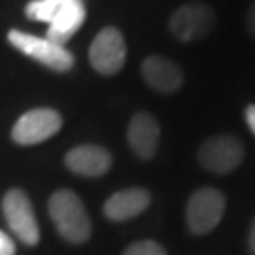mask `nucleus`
Here are the masks:
<instances>
[{
    "instance_id": "f257e3e1",
    "label": "nucleus",
    "mask_w": 255,
    "mask_h": 255,
    "mask_svg": "<svg viewBox=\"0 0 255 255\" xmlns=\"http://www.w3.org/2000/svg\"><path fill=\"white\" fill-rule=\"evenodd\" d=\"M49 218L59 235L70 244H83L91 237V219L82 199L70 189H59L47 202Z\"/></svg>"
},
{
    "instance_id": "f03ea898",
    "label": "nucleus",
    "mask_w": 255,
    "mask_h": 255,
    "mask_svg": "<svg viewBox=\"0 0 255 255\" xmlns=\"http://www.w3.org/2000/svg\"><path fill=\"white\" fill-rule=\"evenodd\" d=\"M8 42L23 55L38 61L55 72H68L74 66V55L64 46L53 44L47 38H38L21 30H9Z\"/></svg>"
},
{
    "instance_id": "7ed1b4c3",
    "label": "nucleus",
    "mask_w": 255,
    "mask_h": 255,
    "mask_svg": "<svg viewBox=\"0 0 255 255\" xmlns=\"http://www.w3.org/2000/svg\"><path fill=\"white\" fill-rule=\"evenodd\" d=\"M2 214L8 223L9 231L15 237L27 244L36 246L40 242V229H38L36 214L32 208V202L23 189H9L2 199Z\"/></svg>"
},
{
    "instance_id": "20e7f679",
    "label": "nucleus",
    "mask_w": 255,
    "mask_h": 255,
    "mask_svg": "<svg viewBox=\"0 0 255 255\" xmlns=\"http://www.w3.org/2000/svg\"><path fill=\"white\" fill-rule=\"evenodd\" d=\"M225 214V197L214 187L197 189L187 201V227L193 235H206L218 227Z\"/></svg>"
},
{
    "instance_id": "39448f33",
    "label": "nucleus",
    "mask_w": 255,
    "mask_h": 255,
    "mask_svg": "<svg viewBox=\"0 0 255 255\" xmlns=\"http://www.w3.org/2000/svg\"><path fill=\"white\" fill-rule=\"evenodd\" d=\"M63 127L61 114L53 108H34L25 112L11 128V140L19 146H34L55 136Z\"/></svg>"
},
{
    "instance_id": "423d86ee",
    "label": "nucleus",
    "mask_w": 255,
    "mask_h": 255,
    "mask_svg": "<svg viewBox=\"0 0 255 255\" xmlns=\"http://www.w3.org/2000/svg\"><path fill=\"white\" fill-rule=\"evenodd\" d=\"M216 25L214 9L206 4H185L174 11L168 21L172 36L180 42H199L212 32Z\"/></svg>"
},
{
    "instance_id": "0eeeda50",
    "label": "nucleus",
    "mask_w": 255,
    "mask_h": 255,
    "mask_svg": "<svg viewBox=\"0 0 255 255\" xmlns=\"http://www.w3.org/2000/svg\"><path fill=\"white\" fill-rule=\"evenodd\" d=\"M127 46L125 38L116 27H106L95 36L89 47L91 66L102 76H114L125 66Z\"/></svg>"
},
{
    "instance_id": "6e6552de",
    "label": "nucleus",
    "mask_w": 255,
    "mask_h": 255,
    "mask_svg": "<svg viewBox=\"0 0 255 255\" xmlns=\"http://www.w3.org/2000/svg\"><path fill=\"white\" fill-rule=\"evenodd\" d=\"M244 159V146L231 134L210 138L199 149V163L214 174H229L240 166Z\"/></svg>"
},
{
    "instance_id": "1a4fd4ad",
    "label": "nucleus",
    "mask_w": 255,
    "mask_h": 255,
    "mask_svg": "<svg viewBox=\"0 0 255 255\" xmlns=\"http://www.w3.org/2000/svg\"><path fill=\"white\" fill-rule=\"evenodd\" d=\"M64 164L70 172L85 178H99L112 168V155L106 147L83 144L72 147L64 155Z\"/></svg>"
},
{
    "instance_id": "9d476101",
    "label": "nucleus",
    "mask_w": 255,
    "mask_h": 255,
    "mask_svg": "<svg viewBox=\"0 0 255 255\" xmlns=\"http://www.w3.org/2000/svg\"><path fill=\"white\" fill-rule=\"evenodd\" d=\"M142 76L146 83L157 93L170 95L183 83V72L178 64L163 55H149L142 63Z\"/></svg>"
},
{
    "instance_id": "9b49d317",
    "label": "nucleus",
    "mask_w": 255,
    "mask_h": 255,
    "mask_svg": "<svg viewBox=\"0 0 255 255\" xmlns=\"http://www.w3.org/2000/svg\"><path fill=\"white\" fill-rule=\"evenodd\" d=\"M127 138H128V146L132 147V151L140 159L149 161L157 153L159 140H161V127H159L157 119L151 114L140 112L128 123Z\"/></svg>"
},
{
    "instance_id": "f8f14e48",
    "label": "nucleus",
    "mask_w": 255,
    "mask_h": 255,
    "mask_svg": "<svg viewBox=\"0 0 255 255\" xmlns=\"http://www.w3.org/2000/svg\"><path fill=\"white\" fill-rule=\"evenodd\" d=\"M149 202H151V197L144 187H128V189L114 193L104 202V216L110 221L121 223L140 216L149 206Z\"/></svg>"
},
{
    "instance_id": "ddd939ff",
    "label": "nucleus",
    "mask_w": 255,
    "mask_h": 255,
    "mask_svg": "<svg viewBox=\"0 0 255 255\" xmlns=\"http://www.w3.org/2000/svg\"><path fill=\"white\" fill-rule=\"evenodd\" d=\"M85 15L87 11H85L83 0H66V4L59 9V13L49 23L47 40H51L53 44H59V46H64L80 30L85 21Z\"/></svg>"
},
{
    "instance_id": "4468645a",
    "label": "nucleus",
    "mask_w": 255,
    "mask_h": 255,
    "mask_svg": "<svg viewBox=\"0 0 255 255\" xmlns=\"http://www.w3.org/2000/svg\"><path fill=\"white\" fill-rule=\"evenodd\" d=\"M66 4V0H32L28 2L25 13L32 21H42V23H51L53 17L59 13V9Z\"/></svg>"
},
{
    "instance_id": "2eb2a0df",
    "label": "nucleus",
    "mask_w": 255,
    "mask_h": 255,
    "mask_svg": "<svg viewBox=\"0 0 255 255\" xmlns=\"http://www.w3.org/2000/svg\"><path fill=\"white\" fill-rule=\"evenodd\" d=\"M123 255H166L164 248L153 240H140L134 242L123 252Z\"/></svg>"
},
{
    "instance_id": "dca6fc26",
    "label": "nucleus",
    "mask_w": 255,
    "mask_h": 255,
    "mask_svg": "<svg viewBox=\"0 0 255 255\" xmlns=\"http://www.w3.org/2000/svg\"><path fill=\"white\" fill-rule=\"evenodd\" d=\"M0 255H15V244L4 231H0Z\"/></svg>"
},
{
    "instance_id": "f3484780",
    "label": "nucleus",
    "mask_w": 255,
    "mask_h": 255,
    "mask_svg": "<svg viewBox=\"0 0 255 255\" xmlns=\"http://www.w3.org/2000/svg\"><path fill=\"white\" fill-rule=\"evenodd\" d=\"M246 27H248V32L255 38V0L250 4V8H248V15H246Z\"/></svg>"
},
{
    "instance_id": "a211bd4d",
    "label": "nucleus",
    "mask_w": 255,
    "mask_h": 255,
    "mask_svg": "<svg viewBox=\"0 0 255 255\" xmlns=\"http://www.w3.org/2000/svg\"><path fill=\"white\" fill-rule=\"evenodd\" d=\"M244 116H246L248 127H250V130L254 132V136H255V104H250V106H246Z\"/></svg>"
},
{
    "instance_id": "6ab92c4d",
    "label": "nucleus",
    "mask_w": 255,
    "mask_h": 255,
    "mask_svg": "<svg viewBox=\"0 0 255 255\" xmlns=\"http://www.w3.org/2000/svg\"><path fill=\"white\" fill-rule=\"evenodd\" d=\"M248 244H250V252L255 255V219L250 227V237H248Z\"/></svg>"
}]
</instances>
